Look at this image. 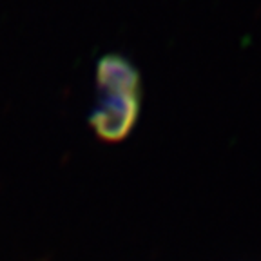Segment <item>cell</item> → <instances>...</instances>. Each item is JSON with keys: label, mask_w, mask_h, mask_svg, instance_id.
I'll return each instance as SVG.
<instances>
[{"label": "cell", "mask_w": 261, "mask_h": 261, "mask_svg": "<svg viewBox=\"0 0 261 261\" xmlns=\"http://www.w3.org/2000/svg\"><path fill=\"white\" fill-rule=\"evenodd\" d=\"M98 98L91 125L100 138L118 142L129 135L140 111V74L127 58L107 55L96 67Z\"/></svg>", "instance_id": "obj_1"}]
</instances>
